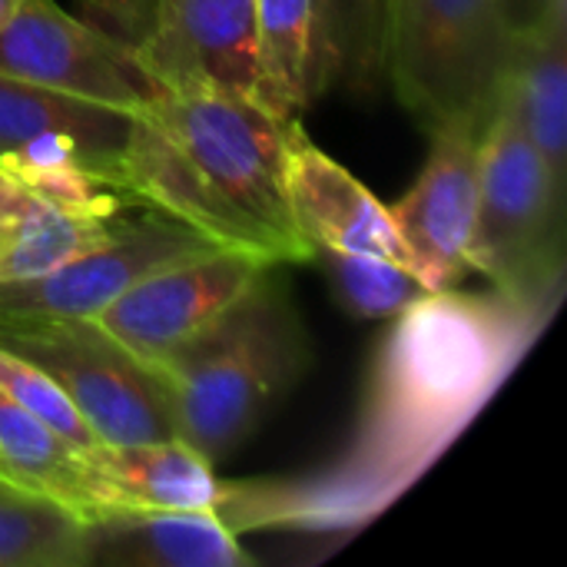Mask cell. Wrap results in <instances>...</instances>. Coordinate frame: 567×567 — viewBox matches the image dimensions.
Wrapping results in <instances>:
<instances>
[{
  "label": "cell",
  "instance_id": "cell-17",
  "mask_svg": "<svg viewBox=\"0 0 567 567\" xmlns=\"http://www.w3.org/2000/svg\"><path fill=\"white\" fill-rule=\"evenodd\" d=\"M389 80V0H312L309 100L349 90L372 100Z\"/></svg>",
  "mask_w": 567,
  "mask_h": 567
},
{
  "label": "cell",
  "instance_id": "cell-9",
  "mask_svg": "<svg viewBox=\"0 0 567 567\" xmlns=\"http://www.w3.org/2000/svg\"><path fill=\"white\" fill-rule=\"evenodd\" d=\"M272 262L243 249H206L150 272L93 322L140 362L156 365L236 306Z\"/></svg>",
  "mask_w": 567,
  "mask_h": 567
},
{
  "label": "cell",
  "instance_id": "cell-5",
  "mask_svg": "<svg viewBox=\"0 0 567 567\" xmlns=\"http://www.w3.org/2000/svg\"><path fill=\"white\" fill-rule=\"evenodd\" d=\"M512 47L498 0H389V83L429 133L488 126Z\"/></svg>",
  "mask_w": 567,
  "mask_h": 567
},
{
  "label": "cell",
  "instance_id": "cell-1",
  "mask_svg": "<svg viewBox=\"0 0 567 567\" xmlns=\"http://www.w3.org/2000/svg\"><path fill=\"white\" fill-rule=\"evenodd\" d=\"M548 312L502 292H429L385 336L349 452L292 485L226 488L229 528H359L382 515L472 422L535 342Z\"/></svg>",
  "mask_w": 567,
  "mask_h": 567
},
{
  "label": "cell",
  "instance_id": "cell-12",
  "mask_svg": "<svg viewBox=\"0 0 567 567\" xmlns=\"http://www.w3.org/2000/svg\"><path fill=\"white\" fill-rule=\"evenodd\" d=\"M80 485L96 508L140 512H219L226 485L213 462L179 439L163 442H96L76 452Z\"/></svg>",
  "mask_w": 567,
  "mask_h": 567
},
{
  "label": "cell",
  "instance_id": "cell-2",
  "mask_svg": "<svg viewBox=\"0 0 567 567\" xmlns=\"http://www.w3.org/2000/svg\"><path fill=\"white\" fill-rule=\"evenodd\" d=\"M299 123L219 86H163L130 113L120 186L223 249L266 262H309L286 199V153Z\"/></svg>",
  "mask_w": 567,
  "mask_h": 567
},
{
  "label": "cell",
  "instance_id": "cell-25",
  "mask_svg": "<svg viewBox=\"0 0 567 567\" xmlns=\"http://www.w3.org/2000/svg\"><path fill=\"white\" fill-rule=\"evenodd\" d=\"M512 33H525L535 30L542 20L551 17H565L567 20V0H498Z\"/></svg>",
  "mask_w": 567,
  "mask_h": 567
},
{
  "label": "cell",
  "instance_id": "cell-8",
  "mask_svg": "<svg viewBox=\"0 0 567 567\" xmlns=\"http://www.w3.org/2000/svg\"><path fill=\"white\" fill-rule=\"evenodd\" d=\"M216 249L199 229L146 206L136 219H116L113 233L53 269L50 276L0 286V319H96L110 302L143 282L150 272Z\"/></svg>",
  "mask_w": 567,
  "mask_h": 567
},
{
  "label": "cell",
  "instance_id": "cell-20",
  "mask_svg": "<svg viewBox=\"0 0 567 567\" xmlns=\"http://www.w3.org/2000/svg\"><path fill=\"white\" fill-rule=\"evenodd\" d=\"M83 515L0 475V567H80Z\"/></svg>",
  "mask_w": 567,
  "mask_h": 567
},
{
  "label": "cell",
  "instance_id": "cell-26",
  "mask_svg": "<svg viewBox=\"0 0 567 567\" xmlns=\"http://www.w3.org/2000/svg\"><path fill=\"white\" fill-rule=\"evenodd\" d=\"M20 196H23V189H20L13 179H7V176L0 173V243H3L7 223H10V216H13V209H17Z\"/></svg>",
  "mask_w": 567,
  "mask_h": 567
},
{
  "label": "cell",
  "instance_id": "cell-24",
  "mask_svg": "<svg viewBox=\"0 0 567 567\" xmlns=\"http://www.w3.org/2000/svg\"><path fill=\"white\" fill-rule=\"evenodd\" d=\"M73 17L116 40L130 53H140L156 23V0H76Z\"/></svg>",
  "mask_w": 567,
  "mask_h": 567
},
{
  "label": "cell",
  "instance_id": "cell-14",
  "mask_svg": "<svg viewBox=\"0 0 567 567\" xmlns=\"http://www.w3.org/2000/svg\"><path fill=\"white\" fill-rule=\"evenodd\" d=\"M219 512L96 508L83 518L80 567H246Z\"/></svg>",
  "mask_w": 567,
  "mask_h": 567
},
{
  "label": "cell",
  "instance_id": "cell-27",
  "mask_svg": "<svg viewBox=\"0 0 567 567\" xmlns=\"http://www.w3.org/2000/svg\"><path fill=\"white\" fill-rule=\"evenodd\" d=\"M13 7H17V0H0V20H3Z\"/></svg>",
  "mask_w": 567,
  "mask_h": 567
},
{
  "label": "cell",
  "instance_id": "cell-18",
  "mask_svg": "<svg viewBox=\"0 0 567 567\" xmlns=\"http://www.w3.org/2000/svg\"><path fill=\"white\" fill-rule=\"evenodd\" d=\"M312 0H256L252 100L279 123H299L309 100Z\"/></svg>",
  "mask_w": 567,
  "mask_h": 567
},
{
  "label": "cell",
  "instance_id": "cell-6",
  "mask_svg": "<svg viewBox=\"0 0 567 567\" xmlns=\"http://www.w3.org/2000/svg\"><path fill=\"white\" fill-rule=\"evenodd\" d=\"M0 349L40 365L96 442L176 439L159 375L93 319H0Z\"/></svg>",
  "mask_w": 567,
  "mask_h": 567
},
{
  "label": "cell",
  "instance_id": "cell-4",
  "mask_svg": "<svg viewBox=\"0 0 567 567\" xmlns=\"http://www.w3.org/2000/svg\"><path fill=\"white\" fill-rule=\"evenodd\" d=\"M465 266L492 279L495 292L542 312L561 286L565 189L502 96L482 133L478 209Z\"/></svg>",
  "mask_w": 567,
  "mask_h": 567
},
{
  "label": "cell",
  "instance_id": "cell-7",
  "mask_svg": "<svg viewBox=\"0 0 567 567\" xmlns=\"http://www.w3.org/2000/svg\"><path fill=\"white\" fill-rule=\"evenodd\" d=\"M0 73L123 113H136L163 90L136 53L53 0H17L0 20Z\"/></svg>",
  "mask_w": 567,
  "mask_h": 567
},
{
  "label": "cell",
  "instance_id": "cell-16",
  "mask_svg": "<svg viewBox=\"0 0 567 567\" xmlns=\"http://www.w3.org/2000/svg\"><path fill=\"white\" fill-rule=\"evenodd\" d=\"M43 133L73 136L100 176L120 186V156L130 133V113L0 73V159Z\"/></svg>",
  "mask_w": 567,
  "mask_h": 567
},
{
  "label": "cell",
  "instance_id": "cell-19",
  "mask_svg": "<svg viewBox=\"0 0 567 567\" xmlns=\"http://www.w3.org/2000/svg\"><path fill=\"white\" fill-rule=\"evenodd\" d=\"M120 216L113 219L76 216L23 189L0 243V286L40 279L73 262L76 256L100 246L113 233Z\"/></svg>",
  "mask_w": 567,
  "mask_h": 567
},
{
  "label": "cell",
  "instance_id": "cell-22",
  "mask_svg": "<svg viewBox=\"0 0 567 567\" xmlns=\"http://www.w3.org/2000/svg\"><path fill=\"white\" fill-rule=\"evenodd\" d=\"M312 259H322L336 296L359 319H392L429 296V289L409 266L382 256L316 249Z\"/></svg>",
  "mask_w": 567,
  "mask_h": 567
},
{
  "label": "cell",
  "instance_id": "cell-23",
  "mask_svg": "<svg viewBox=\"0 0 567 567\" xmlns=\"http://www.w3.org/2000/svg\"><path fill=\"white\" fill-rule=\"evenodd\" d=\"M0 389L20 402L27 412H33L53 435H60L73 452H86L96 445L93 429L83 422V415L73 409L66 392L33 362H27L17 352L0 349Z\"/></svg>",
  "mask_w": 567,
  "mask_h": 567
},
{
  "label": "cell",
  "instance_id": "cell-15",
  "mask_svg": "<svg viewBox=\"0 0 567 567\" xmlns=\"http://www.w3.org/2000/svg\"><path fill=\"white\" fill-rule=\"evenodd\" d=\"M502 100L555 183L567 189V20H542L535 30L515 33Z\"/></svg>",
  "mask_w": 567,
  "mask_h": 567
},
{
  "label": "cell",
  "instance_id": "cell-21",
  "mask_svg": "<svg viewBox=\"0 0 567 567\" xmlns=\"http://www.w3.org/2000/svg\"><path fill=\"white\" fill-rule=\"evenodd\" d=\"M0 475L73 505L83 518L90 502L80 485L76 452L33 412L0 389Z\"/></svg>",
  "mask_w": 567,
  "mask_h": 567
},
{
  "label": "cell",
  "instance_id": "cell-11",
  "mask_svg": "<svg viewBox=\"0 0 567 567\" xmlns=\"http://www.w3.org/2000/svg\"><path fill=\"white\" fill-rule=\"evenodd\" d=\"M159 86H219L252 96L256 0H156V23L136 53Z\"/></svg>",
  "mask_w": 567,
  "mask_h": 567
},
{
  "label": "cell",
  "instance_id": "cell-10",
  "mask_svg": "<svg viewBox=\"0 0 567 567\" xmlns=\"http://www.w3.org/2000/svg\"><path fill=\"white\" fill-rule=\"evenodd\" d=\"M482 126L445 123L432 130V153L415 186L389 209L409 269L429 292L455 289L468 266L465 249L478 209Z\"/></svg>",
  "mask_w": 567,
  "mask_h": 567
},
{
  "label": "cell",
  "instance_id": "cell-13",
  "mask_svg": "<svg viewBox=\"0 0 567 567\" xmlns=\"http://www.w3.org/2000/svg\"><path fill=\"white\" fill-rule=\"evenodd\" d=\"M286 199L299 236L316 249L365 252L409 266L389 209L299 130L286 153Z\"/></svg>",
  "mask_w": 567,
  "mask_h": 567
},
{
  "label": "cell",
  "instance_id": "cell-3",
  "mask_svg": "<svg viewBox=\"0 0 567 567\" xmlns=\"http://www.w3.org/2000/svg\"><path fill=\"white\" fill-rule=\"evenodd\" d=\"M306 362L302 319L269 269L236 306L150 369L163 382L173 435L216 465L256 435Z\"/></svg>",
  "mask_w": 567,
  "mask_h": 567
}]
</instances>
